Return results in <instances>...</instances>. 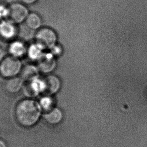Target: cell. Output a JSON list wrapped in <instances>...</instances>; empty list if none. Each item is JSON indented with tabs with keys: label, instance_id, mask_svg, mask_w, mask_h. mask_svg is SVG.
Returning <instances> with one entry per match:
<instances>
[{
	"label": "cell",
	"instance_id": "obj_1",
	"mask_svg": "<svg viewBox=\"0 0 147 147\" xmlns=\"http://www.w3.org/2000/svg\"><path fill=\"white\" fill-rule=\"evenodd\" d=\"M41 106L34 100H22L17 105L15 115L17 122L23 127L34 125L41 116Z\"/></svg>",
	"mask_w": 147,
	"mask_h": 147
},
{
	"label": "cell",
	"instance_id": "obj_2",
	"mask_svg": "<svg viewBox=\"0 0 147 147\" xmlns=\"http://www.w3.org/2000/svg\"><path fill=\"white\" fill-rule=\"evenodd\" d=\"M22 69V65L18 58L12 55L5 57L0 62V74L6 78L15 77Z\"/></svg>",
	"mask_w": 147,
	"mask_h": 147
},
{
	"label": "cell",
	"instance_id": "obj_3",
	"mask_svg": "<svg viewBox=\"0 0 147 147\" xmlns=\"http://www.w3.org/2000/svg\"><path fill=\"white\" fill-rule=\"evenodd\" d=\"M57 36L55 31L48 27L39 29L35 35L36 43L43 49H51L56 45Z\"/></svg>",
	"mask_w": 147,
	"mask_h": 147
},
{
	"label": "cell",
	"instance_id": "obj_4",
	"mask_svg": "<svg viewBox=\"0 0 147 147\" xmlns=\"http://www.w3.org/2000/svg\"><path fill=\"white\" fill-rule=\"evenodd\" d=\"M28 15L27 8L20 3H14L8 8V18L14 24H19L24 22Z\"/></svg>",
	"mask_w": 147,
	"mask_h": 147
},
{
	"label": "cell",
	"instance_id": "obj_5",
	"mask_svg": "<svg viewBox=\"0 0 147 147\" xmlns=\"http://www.w3.org/2000/svg\"><path fill=\"white\" fill-rule=\"evenodd\" d=\"M41 93L46 95H53L59 91L61 83L59 78L54 75L47 76L41 80Z\"/></svg>",
	"mask_w": 147,
	"mask_h": 147
},
{
	"label": "cell",
	"instance_id": "obj_6",
	"mask_svg": "<svg viewBox=\"0 0 147 147\" xmlns=\"http://www.w3.org/2000/svg\"><path fill=\"white\" fill-rule=\"evenodd\" d=\"M37 67L39 71L44 74L51 73L57 66L55 57L51 53H44L37 61Z\"/></svg>",
	"mask_w": 147,
	"mask_h": 147
},
{
	"label": "cell",
	"instance_id": "obj_7",
	"mask_svg": "<svg viewBox=\"0 0 147 147\" xmlns=\"http://www.w3.org/2000/svg\"><path fill=\"white\" fill-rule=\"evenodd\" d=\"M15 24L9 20H2L0 22V36L4 39H12L16 33Z\"/></svg>",
	"mask_w": 147,
	"mask_h": 147
},
{
	"label": "cell",
	"instance_id": "obj_8",
	"mask_svg": "<svg viewBox=\"0 0 147 147\" xmlns=\"http://www.w3.org/2000/svg\"><path fill=\"white\" fill-rule=\"evenodd\" d=\"M45 121L51 125L59 123L63 119V113L59 108H53L43 115Z\"/></svg>",
	"mask_w": 147,
	"mask_h": 147
},
{
	"label": "cell",
	"instance_id": "obj_9",
	"mask_svg": "<svg viewBox=\"0 0 147 147\" xmlns=\"http://www.w3.org/2000/svg\"><path fill=\"white\" fill-rule=\"evenodd\" d=\"M39 71L36 66L32 65H26L21 71V78L27 82L30 81L37 78Z\"/></svg>",
	"mask_w": 147,
	"mask_h": 147
},
{
	"label": "cell",
	"instance_id": "obj_10",
	"mask_svg": "<svg viewBox=\"0 0 147 147\" xmlns=\"http://www.w3.org/2000/svg\"><path fill=\"white\" fill-rule=\"evenodd\" d=\"M23 80L21 78L13 77L9 78L5 84V88L7 92L10 93L18 92L23 86Z\"/></svg>",
	"mask_w": 147,
	"mask_h": 147
},
{
	"label": "cell",
	"instance_id": "obj_11",
	"mask_svg": "<svg viewBox=\"0 0 147 147\" xmlns=\"http://www.w3.org/2000/svg\"><path fill=\"white\" fill-rule=\"evenodd\" d=\"M27 49L24 43L19 41H14L11 43L9 47V51L11 55L19 59L27 53Z\"/></svg>",
	"mask_w": 147,
	"mask_h": 147
},
{
	"label": "cell",
	"instance_id": "obj_12",
	"mask_svg": "<svg viewBox=\"0 0 147 147\" xmlns=\"http://www.w3.org/2000/svg\"><path fill=\"white\" fill-rule=\"evenodd\" d=\"M43 48L37 43L32 44L29 47L27 51V53L29 58L34 61H37L43 55L44 53Z\"/></svg>",
	"mask_w": 147,
	"mask_h": 147
},
{
	"label": "cell",
	"instance_id": "obj_13",
	"mask_svg": "<svg viewBox=\"0 0 147 147\" xmlns=\"http://www.w3.org/2000/svg\"><path fill=\"white\" fill-rule=\"evenodd\" d=\"M27 26L32 30L39 29L42 21L39 15L35 13L29 14L25 20Z\"/></svg>",
	"mask_w": 147,
	"mask_h": 147
},
{
	"label": "cell",
	"instance_id": "obj_14",
	"mask_svg": "<svg viewBox=\"0 0 147 147\" xmlns=\"http://www.w3.org/2000/svg\"><path fill=\"white\" fill-rule=\"evenodd\" d=\"M8 8H6L2 5H0V19L8 18Z\"/></svg>",
	"mask_w": 147,
	"mask_h": 147
},
{
	"label": "cell",
	"instance_id": "obj_15",
	"mask_svg": "<svg viewBox=\"0 0 147 147\" xmlns=\"http://www.w3.org/2000/svg\"><path fill=\"white\" fill-rule=\"evenodd\" d=\"M51 49V53L55 57V55H61V53L62 52L61 47H60L57 46V45H55V47H53Z\"/></svg>",
	"mask_w": 147,
	"mask_h": 147
},
{
	"label": "cell",
	"instance_id": "obj_16",
	"mask_svg": "<svg viewBox=\"0 0 147 147\" xmlns=\"http://www.w3.org/2000/svg\"><path fill=\"white\" fill-rule=\"evenodd\" d=\"M51 100H50V99H49V98H45V99H43L41 101V105L43 106L44 108L49 107V106L50 105V104L51 105Z\"/></svg>",
	"mask_w": 147,
	"mask_h": 147
},
{
	"label": "cell",
	"instance_id": "obj_17",
	"mask_svg": "<svg viewBox=\"0 0 147 147\" xmlns=\"http://www.w3.org/2000/svg\"><path fill=\"white\" fill-rule=\"evenodd\" d=\"M20 1L21 2H22L25 4L31 5L35 3L37 0H20Z\"/></svg>",
	"mask_w": 147,
	"mask_h": 147
},
{
	"label": "cell",
	"instance_id": "obj_18",
	"mask_svg": "<svg viewBox=\"0 0 147 147\" xmlns=\"http://www.w3.org/2000/svg\"><path fill=\"white\" fill-rule=\"evenodd\" d=\"M0 147H7L6 143L2 140H0Z\"/></svg>",
	"mask_w": 147,
	"mask_h": 147
},
{
	"label": "cell",
	"instance_id": "obj_19",
	"mask_svg": "<svg viewBox=\"0 0 147 147\" xmlns=\"http://www.w3.org/2000/svg\"><path fill=\"white\" fill-rule=\"evenodd\" d=\"M2 52L0 50V59H2Z\"/></svg>",
	"mask_w": 147,
	"mask_h": 147
}]
</instances>
